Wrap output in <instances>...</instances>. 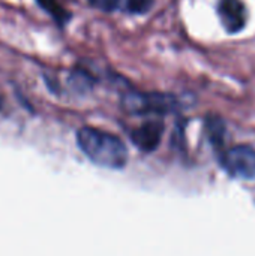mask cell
I'll return each instance as SVG.
<instances>
[{
	"mask_svg": "<svg viewBox=\"0 0 255 256\" xmlns=\"http://www.w3.org/2000/svg\"><path fill=\"white\" fill-rule=\"evenodd\" d=\"M80 150L98 166L120 170L128 162V148L123 141L108 132L86 126L77 132Z\"/></svg>",
	"mask_w": 255,
	"mask_h": 256,
	"instance_id": "cell-1",
	"label": "cell"
},
{
	"mask_svg": "<svg viewBox=\"0 0 255 256\" xmlns=\"http://www.w3.org/2000/svg\"><path fill=\"white\" fill-rule=\"evenodd\" d=\"M123 106L134 114H165L174 111L179 106V102L173 94L165 93H132L125 98Z\"/></svg>",
	"mask_w": 255,
	"mask_h": 256,
	"instance_id": "cell-2",
	"label": "cell"
},
{
	"mask_svg": "<svg viewBox=\"0 0 255 256\" xmlns=\"http://www.w3.org/2000/svg\"><path fill=\"white\" fill-rule=\"evenodd\" d=\"M221 165L234 178L252 180L255 178V148L251 146H234L221 156Z\"/></svg>",
	"mask_w": 255,
	"mask_h": 256,
	"instance_id": "cell-3",
	"label": "cell"
},
{
	"mask_svg": "<svg viewBox=\"0 0 255 256\" xmlns=\"http://www.w3.org/2000/svg\"><path fill=\"white\" fill-rule=\"evenodd\" d=\"M164 134V123L161 120H149L137 128L131 138L132 142L143 152H153L162 138Z\"/></svg>",
	"mask_w": 255,
	"mask_h": 256,
	"instance_id": "cell-4",
	"label": "cell"
},
{
	"mask_svg": "<svg viewBox=\"0 0 255 256\" xmlns=\"http://www.w3.org/2000/svg\"><path fill=\"white\" fill-rule=\"evenodd\" d=\"M219 15L225 28L231 33L245 26V8L240 0H221Z\"/></svg>",
	"mask_w": 255,
	"mask_h": 256,
	"instance_id": "cell-5",
	"label": "cell"
},
{
	"mask_svg": "<svg viewBox=\"0 0 255 256\" xmlns=\"http://www.w3.org/2000/svg\"><path fill=\"white\" fill-rule=\"evenodd\" d=\"M38 3H39V6L41 8H44L59 24H65L68 20H69V16H71V14L65 9V8H62L60 4H59V2L57 0H38Z\"/></svg>",
	"mask_w": 255,
	"mask_h": 256,
	"instance_id": "cell-6",
	"label": "cell"
},
{
	"mask_svg": "<svg viewBox=\"0 0 255 256\" xmlns=\"http://www.w3.org/2000/svg\"><path fill=\"white\" fill-rule=\"evenodd\" d=\"M206 124H207L209 138H210L215 144H221V142H222L224 132H225L224 122H222L219 117H209L207 122H206Z\"/></svg>",
	"mask_w": 255,
	"mask_h": 256,
	"instance_id": "cell-7",
	"label": "cell"
},
{
	"mask_svg": "<svg viewBox=\"0 0 255 256\" xmlns=\"http://www.w3.org/2000/svg\"><path fill=\"white\" fill-rule=\"evenodd\" d=\"M153 4V0H128V9L134 14H144Z\"/></svg>",
	"mask_w": 255,
	"mask_h": 256,
	"instance_id": "cell-8",
	"label": "cell"
},
{
	"mask_svg": "<svg viewBox=\"0 0 255 256\" xmlns=\"http://www.w3.org/2000/svg\"><path fill=\"white\" fill-rule=\"evenodd\" d=\"M119 3H120V0H102V8L105 10L111 12V10H114L119 6Z\"/></svg>",
	"mask_w": 255,
	"mask_h": 256,
	"instance_id": "cell-9",
	"label": "cell"
},
{
	"mask_svg": "<svg viewBox=\"0 0 255 256\" xmlns=\"http://www.w3.org/2000/svg\"><path fill=\"white\" fill-rule=\"evenodd\" d=\"M2 106H3V99H2V96H0V110H2Z\"/></svg>",
	"mask_w": 255,
	"mask_h": 256,
	"instance_id": "cell-10",
	"label": "cell"
}]
</instances>
